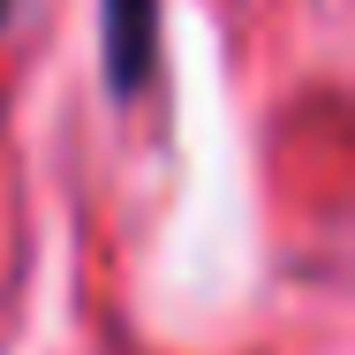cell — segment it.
I'll use <instances>...</instances> for the list:
<instances>
[{
    "instance_id": "cell-2",
    "label": "cell",
    "mask_w": 355,
    "mask_h": 355,
    "mask_svg": "<svg viewBox=\"0 0 355 355\" xmlns=\"http://www.w3.org/2000/svg\"><path fill=\"white\" fill-rule=\"evenodd\" d=\"M0 15H8V0H0Z\"/></svg>"
},
{
    "instance_id": "cell-1",
    "label": "cell",
    "mask_w": 355,
    "mask_h": 355,
    "mask_svg": "<svg viewBox=\"0 0 355 355\" xmlns=\"http://www.w3.org/2000/svg\"><path fill=\"white\" fill-rule=\"evenodd\" d=\"M159 46V0H106V83L137 91Z\"/></svg>"
}]
</instances>
